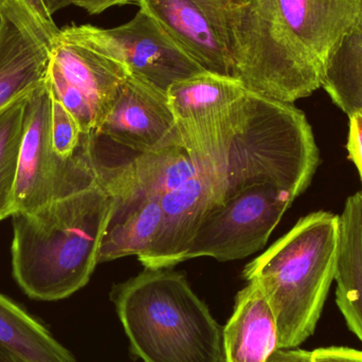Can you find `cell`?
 Returning a JSON list of instances; mask_svg holds the SVG:
<instances>
[{"instance_id": "obj_2", "label": "cell", "mask_w": 362, "mask_h": 362, "mask_svg": "<svg viewBox=\"0 0 362 362\" xmlns=\"http://www.w3.org/2000/svg\"><path fill=\"white\" fill-rule=\"evenodd\" d=\"M112 206V195L99 182L12 215L13 276L28 297L57 301L89 282Z\"/></svg>"}, {"instance_id": "obj_10", "label": "cell", "mask_w": 362, "mask_h": 362, "mask_svg": "<svg viewBox=\"0 0 362 362\" xmlns=\"http://www.w3.org/2000/svg\"><path fill=\"white\" fill-rule=\"evenodd\" d=\"M101 34L131 76L165 93L174 83L206 71L146 8Z\"/></svg>"}, {"instance_id": "obj_1", "label": "cell", "mask_w": 362, "mask_h": 362, "mask_svg": "<svg viewBox=\"0 0 362 362\" xmlns=\"http://www.w3.org/2000/svg\"><path fill=\"white\" fill-rule=\"evenodd\" d=\"M361 14L362 0H234L219 30L232 76L276 101L308 97Z\"/></svg>"}, {"instance_id": "obj_20", "label": "cell", "mask_w": 362, "mask_h": 362, "mask_svg": "<svg viewBox=\"0 0 362 362\" xmlns=\"http://www.w3.org/2000/svg\"><path fill=\"white\" fill-rule=\"evenodd\" d=\"M124 165L142 189L159 197L200 174L181 144L138 154Z\"/></svg>"}, {"instance_id": "obj_17", "label": "cell", "mask_w": 362, "mask_h": 362, "mask_svg": "<svg viewBox=\"0 0 362 362\" xmlns=\"http://www.w3.org/2000/svg\"><path fill=\"white\" fill-rule=\"evenodd\" d=\"M335 281L336 303L362 341V193L346 200L339 216Z\"/></svg>"}, {"instance_id": "obj_4", "label": "cell", "mask_w": 362, "mask_h": 362, "mask_svg": "<svg viewBox=\"0 0 362 362\" xmlns=\"http://www.w3.org/2000/svg\"><path fill=\"white\" fill-rule=\"evenodd\" d=\"M144 362H225L223 327L180 272L146 269L110 293Z\"/></svg>"}, {"instance_id": "obj_3", "label": "cell", "mask_w": 362, "mask_h": 362, "mask_svg": "<svg viewBox=\"0 0 362 362\" xmlns=\"http://www.w3.org/2000/svg\"><path fill=\"white\" fill-rule=\"evenodd\" d=\"M318 163L305 115L291 103L248 91L227 144L202 175L212 185L214 206L257 185H272L297 198Z\"/></svg>"}, {"instance_id": "obj_28", "label": "cell", "mask_w": 362, "mask_h": 362, "mask_svg": "<svg viewBox=\"0 0 362 362\" xmlns=\"http://www.w3.org/2000/svg\"><path fill=\"white\" fill-rule=\"evenodd\" d=\"M0 362H25L18 355L0 344Z\"/></svg>"}, {"instance_id": "obj_26", "label": "cell", "mask_w": 362, "mask_h": 362, "mask_svg": "<svg viewBox=\"0 0 362 362\" xmlns=\"http://www.w3.org/2000/svg\"><path fill=\"white\" fill-rule=\"evenodd\" d=\"M266 362H312V352L301 349H278Z\"/></svg>"}, {"instance_id": "obj_24", "label": "cell", "mask_w": 362, "mask_h": 362, "mask_svg": "<svg viewBox=\"0 0 362 362\" xmlns=\"http://www.w3.org/2000/svg\"><path fill=\"white\" fill-rule=\"evenodd\" d=\"M141 0H72L74 6H78L90 15H97L112 6H124V4H137Z\"/></svg>"}, {"instance_id": "obj_21", "label": "cell", "mask_w": 362, "mask_h": 362, "mask_svg": "<svg viewBox=\"0 0 362 362\" xmlns=\"http://www.w3.org/2000/svg\"><path fill=\"white\" fill-rule=\"evenodd\" d=\"M25 99L0 112V221L15 212V189L25 127Z\"/></svg>"}, {"instance_id": "obj_18", "label": "cell", "mask_w": 362, "mask_h": 362, "mask_svg": "<svg viewBox=\"0 0 362 362\" xmlns=\"http://www.w3.org/2000/svg\"><path fill=\"white\" fill-rule=\"evenodd\" d=\"M0 344L25 362H76L44 323L1 293Z\"/></svg>"}, {"instance_id": "obj_22", "label": "cell", "mask_w": 362, "mask_h": 362, "mask_svg": "<svg viewBox=\"0 0 362 362\" xmlns=\"http://www.w3.org/2000/svg\"><path fill=\"white\" fill-rule=\"evenodd\" d=\"M348 151L350 159L356 165L362 181V110L350 117Z\"/></svg>"}, {"instance_id": "obj_9", "label": "cell", "mask_w": 362, "mask_h": 362, "mask_svg": "<svg viewBox=\"0 0 362 362\" xmlns=\"http://www.w3.org/2000/svg\"><path fill=\"white\" fill-rule=\"evenodd\" d=\"M248 91L233 76L204 71L168 89L181 146L202 163L235 129Z\"/></svg>"}, {"instance_id": "obj_13", "label": "cell", "mask_w": 362, "mask_h": 362, "mask_svg": "<svg viewBox=\"0 0 362 362\" xmlns=\"http://www.w3.org/2000/svg\"><path fill=\"white\" fill-rule=\"evenodd\" d=\"M214 204L212 185L202 174L163 196L160 230L150 252L139 259L146 269H165L183 262L189 243Z\"/></svg>"}, {"instance_id": "obj_27", "label": "cell", "mask_w": 362, "mask_h": 362, "mask_svg": "<svg viewBox=\"0 0 362 362\" xmlns=\"http://www.w3.org/2000/svg\"><path fill=\"white\" fill-rule=\"evenodd\" d=\"M44 2L51 15L72 4V0H44Z\"/></svg>"}, {"instance_id": "obj_23", "label": "cell", "mask_w": 362, "mask_h": 362, "mask_svg": "<svg viewBox=\"0 0 362 362\" xmlns=\"http://www.w3.org/2000/svg\"><path fill=\"white\" fill-rule=\"evenodd\" d=\"M312 362H362V351L344 346L317 349L312 352Z\"/></svg>"}, {"instance_id": "obj_8", "label": "cell", "mask_w": 362, "mask_h": 362, "mask_svg": "<svg viewBox=\"0 0 362 362\" xmlns=\"http://www.w3.org/2000/svg\"><path fill=\"white\" fill-rule=\"evenodd\" d=\"M295 197L272 185H257L204 215L183 262L210 257L221 262L244 259L261 250Z\"/></svg>"}, {"instance_id": "obj_5", "label": "cell", "mask_w": 362, "mask_h": 362, "mask_svg": "<svg viewBox=\"0 0 362 362\" xmlns=\"http://www.w3.org/2000/svg\"><path fill=\"white\" fill-rule=\"evenodd\" d=\"M339 216L312 213L247 264L243 276L272 306L279 349L301 346L314 334L335 280Z\"/></svg>"}, {"instance_id": "obj_19", "label": "cell", "mask_w": 362, "mask_h": 362, "mask_svg": "<svg viewBox=\"0 0 362 362\" xmlns=\"http://www.w3.org/2000/svg\"><path fill=\"white\" fill-rule=\"evenodd\" d=\"M322 87L349 117L362 110V14L332 55Z\"/></svg>"}, {"instance_id": "obj_12", "label": "cell", "mask_w": 362, "mask_h": 362, "mask_svg": "<svg viewBox=\"0 0 362 362\" xmlns=\"http://www.w3.org/2000/svg\"><path fill=\"white\" fill-rule=\"evenodd\" d=\"M93 135L138 154L181 144L167 93L131 74Z\"/></svg>"}, {"instance_id": "obj_15", "label": "cell", "mask_w": 362, "mask_h": 362, "mask_svg": "<svg viewBox=\"0 0 362 362\" xmlns=\"http://www.w3.org/2000/svg\"><path fill=\"white\" fill-rule=\"evenodd\" d=\"M225 362H266L279 349L272 306L255 283L238 291L233 314L223 327Z\"/></svg>"}, {"instance_id": "obj_11", "label": "cell", "mask_w": 362, "mask_h": 362, "mask_svg": "<svg viewBox=\"0 0 362 362\" xmlns=\"http://www.w3.org/2000/svg\"><path fill=\"white\" fill-rule=\"evenodd\" d=\"M100 182L112 197V206L100 245L98 263L148 255L163 223L161 197L148 193L129 175L125 165H98Z\"/></svg>"}, {"instance_id": "obj_7", "label": "cell", "mask_w": 362, "mask_h": 362, "mask_svg": "<svg viewBox=\"0 0 362 362\" xmlns=\"http://www.w3.org/2000/svg\"><path fill=\"white\" fill-rule=\"evenodd\" d=\"M51 112L52 98L45 82L25 100L15 212H33L100 182L95 152L70 160L62 159L54 152L51 140Z\"/></svg>"}, {"instance_id": "obj_16", "label": "cell", "mask_w": 362, "mask_h": 362, "mask_svg": "<svg viewBox=\"0 0 362 362\" xmlns=\"http://www.w3.org/2000/svg\"><path fill=\"white\" fill-rule=\"evenodd\" d=\"M49 49L0 15V112L46 82Z\"/></svg>"}, {"instance_id": "obj_6", "label": "cell", "mask_w": 362, "mask_h": 362, "mask_svg": "<svg viewBox=\"0 0 362 362\" xmlns=\"http://www.w3.org/2000/svg\"><path fill=\"white\" fill-rule=\"evenodd\" d=\"M129 76L100 28L59 29L49 49L46 84L51 98L74 117L84 134H95Z\"/></svg>"}, {"instance_id": "obj_14", "label": "cell", "mask_w": 362, "mask_h": 362, "mask_svg": "<svg viewBox=\"0 0 362 362\" xmlns=\"http://www.w3.org/2000/svg\"><path fill=\"white\" fill-rule=\"evenodd\" d=\"M139 8L150 11L202 69L232 76L227 47L195 0H141Z\"/></svg>"}, {"instance_id": "obj_25", "label": "cell", "mask_w": 362, "mask_h": 362, "mask_svg": "<svg viewBox=\"0 0 362 362\" xmlns=\"http://www.w3.org/2000/svg\"><path fill=\"white\" fill-rule=\"evenodd\" d=\"M202 10L206 13L210 21H212L214 27L216 28L217 32L221 30V15L223 14L226 10L229 8L230 4L234 1V0H195Z\"/></svg>"}]
</instances>
